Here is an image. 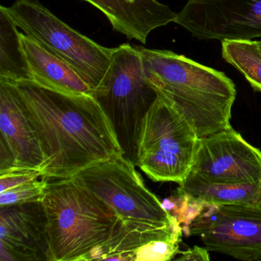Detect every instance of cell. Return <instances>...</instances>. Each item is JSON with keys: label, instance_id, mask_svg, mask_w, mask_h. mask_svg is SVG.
<instances>
[{"label": "cell", "instance_id": "cell-12", "mask_svg": "<svg viewBox=\"0 0 261 261\" xmlns=\"http://www.w3.org/2000/svg\"><path fill=\"white\" fill-rule=\"evenodd\" d=\"M47 251L42 201L0 207V260L47 261Z\"/></svg>", "mask_w": 261, "mask_h": 261}, {"label": "cell", "instance_id": "cell-22", "mask_svg": "<svg viewBox=\"0 0 261 261\" xmlns=\"http://www.w3.org/2000/svg\"><path fill=\"white\" fill-rule=\"evenodd\" d=\"M39 178H42V172L39 169L10 168L0 171V193Z\"/></svg>", "mask_w": 261, "mask_h": 261}, {"label": "cell", "instance_id": "cell-2", "mask_svg": "<svg viewBox=\"0 0 261 261\" xmlns=\"http://www.w3.org/2000/svg\"><path fill=\"white\" fill-rule=\"evenodd\" d=\"M137 48L148 80L181 111L200 138L232 128L236 87L224 73L167 50Z\"/></svg>", "mask_w": 261, "mask_h": 261}, {"label": "cell", "instance_id": "cell-11", "mask_svg": "<svg viewBox=\"0 0 261 261\" xmlns=\"http://www.w3.org/2000/svg\"><path fill=\"white\" fill-rule=\"evenodd\" d=\"M0 171L42 170L45 157L14 82L0 79Z\"/></svg>", "mask_w": 261, "mask_h": 261}, {"label": "cell", "instance_id": "cell-14", "mask_svg": "<svg viewBox=\"0 0 261 261\" xmlns=\"http://www.w3.org/2000/svg\"><path fill=\"white\" fill-rule=\"evenodd\" d=\"M20 39L33 81L69 94H91L88 82L66 61L31 36L20 33Z\"/></svg>", "mask_w": 261, "mask_h": 261}, {"label": "cell", "instance_id": "cell-15", "mask_svg": "<svg viewBox=\"0 0 261 261\" xmlns=\"http://www.w3.org/2000/svg\"><path fill=\"white\" fill-rule=\"evenodd\" d=\"M178 189L205 204H245L261 202V183L212 182L190 173Z\"/></svg>", "mask_w": 261, "mask_h": 261}, {"label": "cell", "instance_id": "cell-6", "mask_svg": "<svg viewBox=\"0 0 261 261\" xmlns=\"http://www.w3.org/2000/svg\"><path fill=\"white\" fill-rule=\"evenodd\" d=\"M74 180L108 204L120 221L144 231L166 228L173 217L145 186L135 164L124 155L81 171Z\"/></svg>", "mask_w": 261, "mask_h": 261}, {"label": "cell", "instance_id": "cell-3", "mask_svg": "<svg viewBox=\"0 0 261 261\" xmlns=\"http://www.w3.org/2000/svg\"><path fill=\"white\" fill-rule=\"evenodd\" d=\"M46 216L47 261H85L115 233L116 212L71 177L48 180L42 201Z\"/></svg>", "mask_w": 261, "mask_h": 261}, {"label": "cell", "instance_id": "cell-13", "mask_svg": "<svg viewBox=\"0 0 261 261\" xmlns=\"http://www.w3.org/2000/svg\"><path fill=\"white\" fill-rule=\"evenodd\" d=\"M102 12L114 30L146 44L152 30L174 22L177 14L157 0H83Z\"/></svg>", "mask_w": 261, "mask_h": 261}, {"label": "cell", "instance_id": "cell-18", "mask_svg": "<svg viewBox=\"0 0 261 261\" xmlns=\"http://www.w3.org/2000/svg\"><path fill=\"white\" fill-rule=\"evenodd\" d=\"M222 57L244 76L255 91L261 93V48L259 41L221 42Z\"/></svg>", "mask_w": 261, "mask_h": 261}, {"label": "cell", "instance_id": "cell-25", "mask_svg": "<svg viewBox=\"0 0 261 261\" xmlns=\"http://www.w3.org/2000/svg\"><path fill=\"white\" fill-rule=\"evenodd\" d=\"M259 46H260V48H261V41H259Z\"/></svg>", "mask_w": 261, "mask_h": 261}, {"label": "cell", "instance_id": "cell-17", "mask_svg": "<svg viewBox=\"0 0 261 261\" xmlns=\"http://www.w3.org/2000/svg\"><path fill=\"white\" fill-rule=\"evenodd\" d=\"M0 79L14 83L33 80L20 33L4 6L0 7Z\"/></svg>", "mask_w": 261, "mask_h": 261}, {"label": "cell", "instance_id": "cell-19", "mask_svg": "<svg viewBox=\"0 0 261 261\" xmlns=\"http://www.w3.org/2000/svg\"><path fill=\"white\" fill-rule=\"evenodd\" d=\"M183 234L181 224L163 238L152 240L142 246L136 253L134 261H167L180 253L179 246Z\"/></svg>", "mask_w": 261, "mask_h": 261}, {"label": "cell", "instance_id": "cell-8", "mask_svg": "<svg viewBox=\"0 0 261 261\" xmlns=\"http://www.w3.org/2000/svg\"><path fill=\"white\" fill-rule=\"evenodd\" d=\"M209 251L245 261H261V202L205 204L189 227Z\"/></svg>", "mask_w": 261, "mask_h": 261}, {"label": "cell", "instance_id": "cell-7", "mask_svg": "<svg viewBox=\"0 0 261 261\" xmlns=\"http://www.w3.org/2000/svg\"><path fill=\"white\" fill-rule=\"evenodd\" d=\"M6 9L18 28L66 61L92 91L100 85L114 48L102 46L73 30L36 0H17Z\"/></svg>", "mask_w": 261, "mask_h": 261}, {"label": "cell", "instance_id": "cell-1", "mask_svg": "<svg viewBox=\"0 0 261 261\" xmlns=\"http://www.w3.org/2000/svg\"><path fill=\"white\" fill-rule=\"evenodd\" d=\"M15 84L45 157L42 178H71L124 155L109 118L91 94H69L33 80Z\"/></svg>", "mask_w": 261, "mask_h": 261}, {"label": "cell", "instance_id": "cell-23", "mask_svg": "<svg viewBox=\"0 0 261 261\" xmlns=\"http://www.w3.org/2000/svg\"><path fill=\"white\" fill-rule=\"evenodd\" d=\"M209 250L206 247L194 246L192 248L188 249L185 251L179 253L180 256L177 258V260H193V261H209Z\"/></svg>", "mask_w": 261, "mask_h": 261}, {"label": "cell", "instance_id": "cell-20", "mask_svg": "<svg viewBox=\"0 0 261 261\" xmlns=\"http://www.w3.org/2000/svg\"><path fill=\"white\" fill-rule=\"evenodd\" d=\"M163 207L182 227L183 233L189 237V227L192 221L202 211L205 203L177 189L173 195L163 200Z\"/></svg>", "mask_w": 261, "mask_h": 261}, {"label": "cell", "instance_id": "cell-16", "mask_svg": "<svg viewBox=\"0 0 261 261\" xmlns=\"http://www.w3.org/2000/svg\"><path fill=\"white\" fill-rule=\"evenodd\" d=\"M178 224L174 218L172 224L166 228L144 231L120 221L115 233L102 245L90 252L85 261L135 260L136 253L145 244L170 233Z\"/></svg>", "mask_w": 261, "mask_h": 261}, {"label": "cell", "instance_id": "cell-5", "mask_svg": "<svg viewBox=\"0 0 261 261\" xmlns=\"http://www.w3.org/2000/svg\"><path fill=\"white\" fill-rule=\"evenodd\" d=\"M199 140L192 123L158 91L143 119L137 166L153 181L181 185L192 171Z\"/></svg>", "mask_w": 261, "mask_h": 261}, {"label": "cell", "instance_id": "cell-24", "mask_svg": "<svg viewBox=\"0 0 261 261\" xmlns=\"http://www.w3.org/2000/svg\"><path fill=\"white\" fill-rule=\"evenodd\" d=\"M130 2H136V1H138V0H129Z\"/></svg>", "mask_w": 261, "mask_h": 261}, {"label": "cell", "instance_id": "cell-4", "mask_svg": "<svg viewBox=\"0 0 261 261\" xmlns=\"http://www.w3.org/2000/svg\"><path fill=\"white\" fill-rule=\"evenodd\" d=\"M91 95L109 118L123 155L137 166L143 119L158 97L146 77L137 46L123 44L114 48L108 71Z\"/></svg>", "mask_w": 261, "mask_h": 261}, {"label": "cell", "instance_id": "cell-21", "mask_svg": "<svg viewBox=\"0 0 261 261\" xmlns=\"http://www.w3.org/2000/svg\"><path fill=\"white\" fill-rule=\"evenodd\" d=\"M48 180L39 178L0 193V207L11 204L42 201Z\"/></svg>", "mask_w": 261, "mask_h": 261}, {"label": "cell", "instance_id": "cell-10", "mask_svg": "<svg viewBox=\"0 0 261 261\" xmlns=\"http://www.w3.org/2000/svg\"><path fill=\"white\" fill-rule=\"evenodd\" d=\"M212 182L261 183V151L233 128L200 138L190 172Z\"/></svg>", "mask_w": 261, "mask_h": 261}, {"label": "cell", "instance_id": "cell-9", "mask_svg": "<svg viewBox=\"0 0 261 261\" xmlns=\"http://www.w3.org/2000/svg\"><path fill=\"white\" fill-rule=\"evenodd\" d=\"M174 22L201 40L261 38V0H189Z\"/></svg>", "mask_w": 261, "mask_h": 261}]
</instances>
